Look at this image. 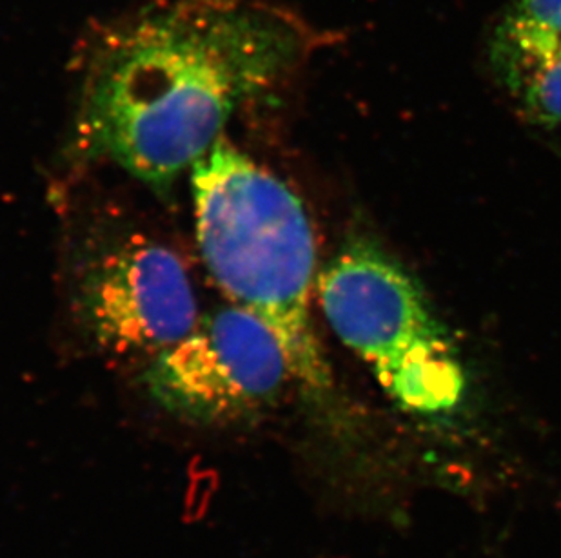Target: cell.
<instances>
[{"instance_id": "277c9868", "label": "cell", "mask_w": 561, "mask_h": 558, "mask_svg": "<svg viewBox=\"0 0 561 558\" xmlns=\"http://www.w3.org/2000/svg\"><path fill=\"white\" fill-rule=\"evenodd\" d=\"M295 380L275 334L253 312L226 306L151 359L149 395L171 416L202 427L259 421Z\"/></svg>"}, {"instance_id": "6da1fadb", "label": "cell", "mask_w": 561, "mask_h": 558, "mask_svg": "<svg viewBox=\"0 0 561 558\" xmlns=\"http://www.w3.org/2000/svg\"><path fill=\"white\" fill-rule=\"evenodd\" d=\"M322 33L262 0H154L85 54L77 143L165 193L240 106L308 62Z\"/></svg>"}, {"instance_id": "7a4b0ae2", "label": "cell", "mask_w": 561, "mask_h": 558, "mask_svg": "<svg viewBox=\"0 0 561 558\" xmlns=\"http://www.w3.org/2000/svg\"><path fill=\"white\" fill-rule=\"evenodd\" d=\"M191 195L218 289L273 330L293 377L322 399L333 380L312 325L317 237L300 196L226 138L191 168Z\"/></svg>"}, {"instance_id": "8992f818", "label": "cell", "mask_w": 561, "mask_h": 558, "mask_svg": "<svg viewBox=\"0 0 561 558\" xmlns=\"http://www.w3.org/2000/svg\"><path fill=\"white\" fill-rule=\"evenodd\" d=\"M489 62L522 118L561 135V48L522 49L491 38Z\"/></svg>"}, {"instance_id": "3957f363", "label": "cell", "mask_w": 561, "mask_h": 558, "mask_svg": "<svg viewBox=\"0 0 561 558\" xmlns=\"http://www.w3.org/2000/svg\"><path fill=\"white\" fill-rule=\"evenodd\" d=\"M323 316L403 410H453L463 370L416 279L367 237L347 240L318 275Z\"/></svg>"}, {"instance_id": "5b68a950", "label": "cell", "mask_w": 561, "mask_h": 558, "mask_svg": "<svg viewBox=\"0 0 561 558\" xmlns=\"http://www.w3.org/2000/svg\"><path fill=\"white\" fill-rule=\"evenodd\" d=\"M75 309L104 352L148 356L149 361L184 339L201 319L179 256L144 237L117 243L85 265Z\"/></svg>"}, {"instance_id": "52a82bcc", "label": "cell", "mask_w": 561, "mask_h": 558, "mask_svg": "<svg viewBox=\"0 0 561 558\" xmlns=\"http://www.w3.org/2000/svg\"><path fill=\"white\" fill-rule=\"evenodd\" d=\"M491 38L522 49L561 48V0H514Z\"/></svg>"}]
</instances>
